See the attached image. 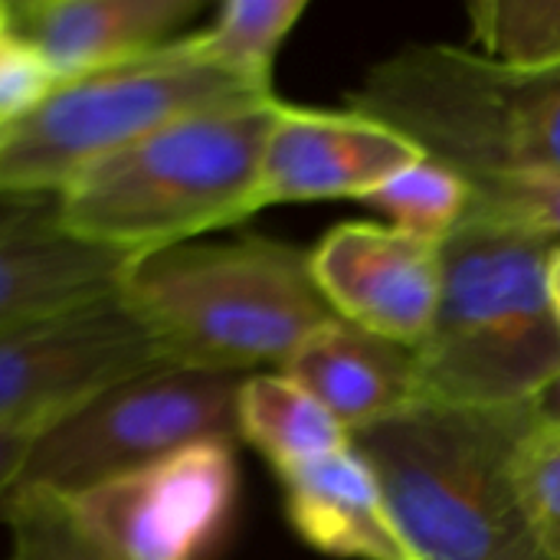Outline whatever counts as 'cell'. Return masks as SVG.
I'll list each match as a JSON object with an SVG mask.
<instances>
[{"mask_svg":"<svg viewBox=\"0 0 560 560\" xmlns=\"http://www.w3.org/2000/svg\"><path fill=\"white\" fill-rule=\"evenodd\" d=\"M305 10V0H226L203 30L184 33L180 46L207 66L272 89L276 52Z\"/></svg>","mask_w":560,"mask_h":560,"instance_id":"17","label":"cell"},{"mask_svg":"<svg viewBox=\"0 0 560 560\" xmlns=\"http://www.w3.org/2000/svg\"><path fill=\"white\" fill-rule=\"evenodd\" d=\"M541 404L417 400L351 433L387 509L423 560H545L515 492V453Z\"/></svg>","mask_w":560,"mask_h":560,"instance_id":"2","label":"cell"},{"mask_svg":"<svg viewBox=\"0 0 560 560\" xmlns=\"http://www.w3.org/2000/svg\"><path fill=\"white\" fill-rule=\"evenodd\" d=\"M167 364L115 289L0 335V427L49 430L108 387Z\"/></svg>","mask_w":560,"mask_h":560,"instance_id":"9","label":"cell"},{"mask_svg":"<svg viewBox=\"0 0 560 560\" xmlns=\"http://www.w3.org/2000/svg\"><path fill=\"white\" fill-rule=\"evenodd\" d=\"M13 30V7L10 3H0V36Z\"/></svg>","mask_w":560,"mask_h":560,"instance_id":"26","label":"cell"},{"mask_svg":"<svg viewBox=\"0 0 560 560\" xmlns=\"http://www.w3.org/2000/svg\"><path fill=\"white\" fill-rule=\"evenodd\" d=\"M328 308L377 338L417 348L440 302V246L384 223H338L308 253Z\"/></svg>","mask_w":560,"mask_h":560,"instance_id":"10","label":"cell"},{"mask_svg":"<svg viewBox=\"0 0 560 560\" xmlns=\"http://www.w3.org/2000/svg\"><path fill=\"white\" fill-rule=\"evenodd\" d=\"M348 433L374 427L420 400L413 348L331 318L279 368Z\"/></svg>","mask_w":560,"mask_h":560,"instance_id":"14","label":"cell"},{"mask_svg":"<svg viewBox=\"0 0 560 560\" xmlns=\"http://www.w3.org/2000/svg\"><path fill=\"white\" fill-rule=\"evenodd\" d=\"M200 10L203 0H36L13 7V30L69 82L171 46Z\"/></svg>","mask_w":560,"mask_h":560,"instance_id":"13","label":"cell"},{"mask_svg":"<svg viewBox=\"0 0 560 560\" xmlns=\"http://www.w3.org/2000/svg\"><path fill=\"white\" fill-rule=\"evenodd\" d=\"M472 187V213L522 226L560 246V177L486 180Z\"/></svg>","mask_w":560,"mask_h":560,"instance_id":"22","label":"cell"},{"mask_svg":"<svg viewBox=\"0 0 560 560\" xmlns=\"http://www.w3.org/2000/svg\"><path fill=\"white\" fill-rule=\"evenodd\" d=\"M276 98L194 59L180 39L115 69L62 82L33 115L0 131V190L59 194L79 171L200 112Z\"/></svg>","mask_w":560,"mask_h":560,"instance_id":"6","label":"cell"},{"mask_svg":"<svg viewBox=\"0 0 560 560\" xmlns=\"http://www.w3.org/2000/svg\"><path fill=\"white\" fill-rule=\"evenodd\" d=\"M279 102L200 112L95 161L56 194L62 223L128 259L243 223L262 210V151Z\"/></svg>","mask_w":560,"mask_h":560,"instance_id":"4","label":"cell"},{"mask_svg":"<svg viewBox=\"0 0 560 560\" xmlns=\"http://www.w3.org/2000/svg\"><path fill=\"white\" fill-rule=\"evenodd\" d=\"M118 292L177 368L249 377L282 368L338 318L318 292L308 253L266 240H194L125 266Z\"/></svg>","mask_w":560,"mask_h":560,"instance_id":"3","label":"cell"},{"mask_svg":"<svg viewBox=\"0 0 560 560\" xmlns=\"http://www.w3.org/2000/svg\"><path fill=\"white\" fill-rule=\"evenodd\" d=\"M62 79L43 59V52L16 30L0 36V131L33 115Z\"/></svg>","mask_w":560,"mask_h":560,"instance_id":"23","label":"cell"},{"mask_svg":"<svg viewBox=\"0 0 560 560\" xmlns=\"http://www.w3.org/2000/svg\"><path fill=\"white\" fill-rule=\"evenodd\" d=\"M515 492L545 560H560V390L515 453Z\"/></svg>","mask_w":560,"mask_h":560,"instance_id":"20","label":"cell"},{"mask_svg":"<svg viewBox=\"0 0 560 560\" xmlns=\"http://www.w3.org/2000/svg\"><path fill=\"white\" fill-rule=\"evenodd\" d=\"M348 108L397 128L469 184L560 177V66L518 69L410 43L364 75Z\"/></svg>","mask_w":560,"mask_h":560,"instance_id":"5","label":"cell"},{"mask_svg":"<svg viewBox=\"0 0 560 560\" xmlns=\"http://www.w3.org/2000/svg\"><path fill=\"white\" fill-rule=\"evenodd\" d=\"M7 560H16V558H13V555H10V558H7Z\"/></svg>","mask_w":560,"mask_h":560,"instance_id":"27","label":"cell"},{"mask_svg":"<svg viewBox=\"0 0 560 560\" xmlns=\"http://www.w3.org/2000/svg\"><path fill=\"white\" fill-rule=\"evenodd\" d=\"M236 440L249 443L279 476L351 446V433L285 374L243 377L236 394Z\"/></svg>","mask_w":560,"mask_h":560,"instance_id":"16","label":"cell"},{"mask_svg":"<svg viewBox=\"0 0 560 560\" xmlns=\"http://www.w3.org/2000/svg\"><path fill=\"white\" fill-rule=\"evenodd\" d=\"M279 479L292 532L318 555L345 560H423L387 509L371 466L351 446Z\"/></svg>","mask_w":560,"mask_h":560,"instance_id":"15","label":"cell"},{"mask_svg":"<svg viewBox=\"0 0 560 560\" xmlns=\"http://www.w3.org/2000/svg\"><path fill=\"white\" fill-rule=\"evenodd\" d=\"M361 203L387 217L394 230L443 246V240L469 213L472 187L463 174L423 158L361 197Z\"/></svg>","mask_w":560,"mask_h":560,"instance_id":"18","label":"cell"},{"mask_svg":"<svg viewBox=\"0 0 560 560\" xmlns=\"http://www.w3.org/2000/svg\"><path fill=\"white\" fill-rule=\"evenodd\" d=\"M0 522L10 532V555L16 560H102L52 495H3Z\"/></svg>","mask_w":560,"mask_h":560,"instance_id":"21","label":"cell"},{"mask_svg":"<svg viewBox=\"0 0 560 560\" xmlns=\"http://www.w3.org/2000/svg\"><path fill=\"white\" fill-rule=\"evenodd\" d=\"M128 262L79 240L56 194L0 190V335L115 292Z\"/></svg>","mask_w":560,"mask_h":560,"instance_id":"12","label":"cell"},{"mask_svg":"<svg viewBox=\"0 0 560 560\" xmlns=\"http://www.w3.org/2000/svg\"><path fill=\"white\" fill-rule=\"evenodd\" d=\"M240 374L161 364L43 430L7 495L72 499L203 440H236Z\"/></svg>","mask_w":560,"mask_h":560,"instance_id":"7","label":"cell"},{"mask_svg":"<svg viewBox=\"0 0 560 560\" xmlns=\"http://www.w3.org/2000/svg\"><path fill=\"white\" fill-rule=\"evenodd\" d=\"M482 56L518 66H560V0H476L466 7Z\"/></svg>","mask_w":560,"mask_h":560,"instance_id":"19","label":"cell"},{"mask_svg":"<svg viewBox=\"0 0 560 560\" xmlns=\"http://www.w3.org/2000/svg\"><path fill=\"white\" fill-rule=\"evenodd\" d=\"M36 436L39 433L26 427H0V499L13 489Z\"/></svg>","mask_w":560,"mask_h":560,"instance_id":"24","label":"cell"},{"mask_svg":"<svg viewBox=\"0 0 560 560\" xmlns=\"http://www.w3.org/2000/svg\"><path fill=\"white\" fill-rule=\"evenodd\" d=\"M558 246L466 213L440 246V302L413 348L420 400L541 404L560 390V322L548 295Z\"/></svg>","mask_w":560,"mask_h":560,"instance_id":"1","label":"cell"},{"mask_svg":"<svg viewBox=\"0 0 560 560\" xmlns=\"http://www.w3.org/2000/svg\"><path fill=\"white\" fill-rule=\"evenodd\" d=\"M548 295H551V305H555V315L560 322V246L548 259Z\"/></svg>","mask_w":560,"mask_h":560,"instance_id":"25","label":"cell"},{"mask_svg":"<svg viewBox=\"0 0 560 560\" xmlns=\"http://www.w3.org/2000/svg\"><path fill=\"white\" fill-rule=\"evenodd\" d=\"M427 154L397 128L351 108L279 102L262 151L259 207L368 197Z\"/></svg>","mask_w":560,"mask_h":560,"instance_id":"11","label":"cell"},{"mask_svg":"<svg viewBox=\"0 0 560 560\" xmlns=\"http://www.w3.org/2000/svg\"><path fill=\"white\" fill-rule=\"evenodd\" d=\"M102 560H210L240 505L236 440H203L59 499Z\"/></svg>","mask_w":560,"mask_h":560,"instance_id":"8","label":"cell"}]
</instances>
